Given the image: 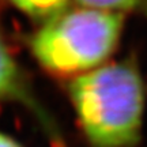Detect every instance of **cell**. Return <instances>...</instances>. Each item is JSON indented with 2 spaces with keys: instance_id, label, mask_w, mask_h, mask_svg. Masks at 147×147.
<instances>
[{
  "instance_id": "1",
  "label": "cell",
  "mask_w": 147,
  "mask_h": 147,
  "mask_svg": "<svg viewBox=\"0 0 147 147\" xmlns=\"http://www.w3.org/2000/svg\"><path fill=\"white\" fill-rule=\"evenodd\" d=\"M90 147H136L142 139L144 84L134 63L119 61L80 74L68 86Z\"/></svg>"
},
{
  "instance_id": "2",
  "label": "cell",
  "mask_w": 147,
  "mask_h": 147,
  "mask_svg": "<svg viewBox=\"0 0 147 147\" xmlns=\"http://www.w3.org/2000/svg\"><path fill=\"white\" fill-rule=\"evenodd\" d=\"M123 14L76 8L42 23L29 40L33 56L55 74H86L101 67L119 45Z\"/></svg>"
},
{
  "instance_id": "3",
  "label": "cell",
  "mask_w": 147,
  "mask_h": 147,
  "mask_svg": "<svg viewBox=\"0 0 147 147\" xmlns=\"http://www.w3.org/2000/svg\"><path fill=\"white\" fill-rule=\"evenodd\" d=\"M0 101H18L32 109L40 120H44V115L36 102L33 94L27 87L15 59L12 57L3 37L0 36Z\"/></svg>"
},
{
  "instance_id": "4",
  "label": "cell",
  "mask_w": 147,
  "mask_h": 147,
  "mask_svg": "<svg viewBox=\"0 0 147 147\" xmlns=\"http://www.w3.org/2000/svg\"><path fill=\"white\" fill-rule=\"evenodd\" d=\"M32 19L47 23L68 10L69 0H8Z\"/></svg>"
},
{
  "instance_id": "5",
  "label": "cell",
  "mask_w": 147,
  "mask_h": 147,
  "mask_svg": "<svg viewBox=\"0 0 147 147\" xmlns=\"http://www.w3.org/2000/svg\"><path fill=\"white\" fill-rule=\"evenodd\" d=\"M83 8L121 14L124 11H136L147 7V0H75Z\"/></svg>"
},
{
  "instance_id": "6",
  "label": "cell",
  "mask_w": 147,
  "mask_h": 147,
  "mask_svg": "<svg viewBox=\"0 0 147 147\" xmlns=\"http://www.w3.org/2000/svg\"><path fill=\"white\" fill-rule=\"evenodd\" d=\"M0 147H25L12 136L0 131Z\"/></svg>"
}]
</instances>
